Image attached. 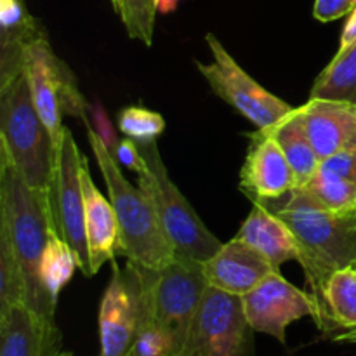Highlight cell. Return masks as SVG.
Returning <instances> with one entry per match:
<instances>
[{
    "instance_id": "31",
    "label": "cell",
    "mask_w": 356,
    "mask_h": 356,
    "mask_svg": "<svg viewBox=\"0 0 356 356\" xmlns=\"http://www.w3.org/2000/svg\"><path fill=\"white\" fill-rule=\"evenodd\" d=\"M61 356H72L70 353H61Z\"/></svg>"
},
{
    "instance_id": "15",
    "label": "cell",
    "mask_w": 356,
    "mask_h": 356,
    "mask_svg": "<svg viewBox=\"0 0 356 356\" xmlns=\"http://www.w3.org/2000/svg\"><path fill=\"white\" fill-rule=\"evenodd\" d=\"M301 111L302 125L320 160L356 145V104L341 99L309 97Z\"/></svg>"
},
{
    "instance_id": "8",
    "label": "cell",
    "mask_w": 356,
    "mask_h": 356,
    "mask_svg": "<svg viewBox=\"0 0 356 356\" xmlns=\"http://www.w3.org/2000/svg\"><path fill=\"white\" fill-rule=\"evenodd\" d=\"M205 42L214 59L212 63L197 61L198 72L207 80L216 96L235 108L257 129L273 127L294 110L296 106L285 103L284 99L264 89L257 80H254L233 59V56L226 51L214 33L205 35Z\"/></svg>"
},
{
    "instance_id": "14",
    "label": "cell",
    "mask_w": 356,
    "mask_h": 356,
    "mask_svg": "<svg viewBox=\"0 0 356 356\" xmlns=\"http://www.w3.org/2000/svg\"><path fill=\"white\" fill-rule=\"evenodd\" d=\"M202 268L209 287L240 298L249 294L264 278L278 271L263 254L236 238L222 243L218 252L202 264Z\"/></svg>"
},
{
    "instance_id": "1",
    "label": "cell",
    "mask_w": 356,
    "mask_h": 356,
    "mask_svg": "<svg viewBox=\"0 0 356 356\" xmlns=\"http://www.w3.org/2000/svg\"><path fill=\"white\" fill-rule=\"evenodd\" d=\"M252 204L263 205L289 226L298 243V261L305 270L313 298L322 292L334 271L356 268V216L353 212L337 214L327 211L301 188H294L284 197Z\"/></svg>"
},
{
    "instance_id": "19",
    "label": "cell",
    "mask_w": 356,
    "mask_h": 356,
    "mask_svg": "<svg viewBox=\"0 0 356 356\" xmlns=\"http://www.w3.org/2000/svg\"><path fill=\"white\" fill-rule=\"evenodd\" d=\"M40 37L44 28L23 0H0V86L24 72L26 47Z\"/></svg>"
},
{
    "instance_id": "7",
    "label": "cell",
    "mask_w": 356,
    "mask_h": 356,
    "mask_svg": "<svg viewBox=\"0 0 356 356\" xmlns=\"http://www.w3.org/2000/svg\"><path fill=\"white\" fill-rule=\"evenodd\" d=\"M82 165L83 155L70 129L65 127L58 143L54 170L47 190L52 232L72 247L79 261V270L86 277H94L86 233Z\"/></svg>"
},
{
    "instance_id": "32",
    "label": "cell",
    "mask_w": 356,
    "mask_h": 356,
    "mask_svg": "<svg viewBox=\"0 0 356 356\" xmlns=\"http://www.w3.org/2000/svg\"><path fill=\"white\" fill-rule=\"evenodd\" d=\"M353 214H355V216H356V211H355V212H353Z\"/></svg>"
},
{
    "instance_id": "5",
    "label": "cell",
    "mask_w": 356,
    "mask_h": 356,
    "mask_svg": "<svg viewBox=\"0 0 356 356\" xmlns=\"http://www.w3.org/2000/svg\"><path fill=\"white\" fill-rule=\"evenodd\" d=\"M138 146L146 160V169L138 174L139 188L152 202L163 233L177 256L205 263L222 243L202 222L200 216L170 179L156 141L138 143Z\"/></svg>"
},
{
    "instance_id": "4",
    "label": "cell",
    "mask_w": 356,
    "mask_h": 356,
    "mask_svg": "<svg viewBox=\"0 0 356 356\" xmlns=\"http://www.w3.org/2000/svg\"><path fill=\"white\" fill-rule=\"evenodd\" d=\"M58 143L38 115L26 73L0 86V156L19 172L24 183L47 191Z\"/></svg>"
},
{
    "instance_id": "12",
    "label": "cell",
    "mask_w": 356,
    "mask_h": 356,
    "mask_svg": "<svg viewBox=\"0 0 356 356\" xmlns=\"http://www.w3.org/2000/svg\"><path fill=\"white\" fill-rule=\"evenodd\" d=\"M249 323L256 332L287 343V327L305 316H315V299L275 271L242 298Z\"/></svg>"
},
{
    "instance_id": "29",
    "label": "cell",
    "mask_w": 356,
    "mask_h": 356,
    "mask_svg": "<svg viewBox=\"0 0 356 356\" xmlns=\"http://www.w3.org/2000/svg\"><path fill=\"white\" fill-rule=\"evenodd\" d=\"M355 42H356V6H355V9L351 10L350 17H348L346 24H344V28H343L339 49L348 47V45L355 44Z\"/></svg>"
},
{
    "instance_id": "24",
    "label": "cell",
    "mask_w": 356,
    "mask_h": 356,
    "mask_svg": "<svg viewBox=\"0 0 356 356\" xmlns=\"http://www.w3.org/2000/svg\"><path fill=\"white\" fill-rule=\"evenodd\" d=\"M14 305H26V280L9 238L0 229V309Z\"/></svg>"
},
{
    "instance_id": "3",
    "label": "cell",
    "mask_w": 356,
    "mask_h": 356,
    "mask_svg": "<svg viewBox=\"0 0 356 356\" xmlns=\"http://www.w3.org/2000/svg\"><path fill=\"white\" fill-rule=\"evenodd\" d=\"M83 125L120 226V254L149 270L167 266L177 254L160 226L152 202L141 188H134L125 179L113 149L90 125L89 118H83Z\"/></svg>"
},
{
    "instance_id": "13",
    "label": "cell",
    "mask_w": 356,
    "mask_h": 356,
    "mask_svg": "<svg viewBox=\"0 0 356 356\" xmlns=\"http://www.w3.org/2000/svg\"><path fill=\"white\" fill-rule=\"evenodd\" d=\"M294 188V170L280 145L268 129H257L240 170V190L250 202H259L284 197Z\"/></svg>"
},
{
    "instance_id": "23",
    "label": "cell",
    "mask_w": 356,
    "mask_h": 356,
    "mask_svg": "<svg viewBox=\"0 0 356 356\" xmlns=\"http://www.w3.org/2000/svg\"><path fill=\"white\" fill-rule=\"evenodd\" d=\"M76 268H79V261L72 247L52 232L45 245L44 256H42L40 280L54 302H58L59 294L65 285L72 280L73 271Z\"/></svg>"
},
{
    "instance_id": "11",
    "label": "cell",
    "mask_w": 356,
    "mask_h": 356,
    "mask_svg": "<svg viewBox=\"0 0 356 356\" xmlns=\"http://www.w3.org/2000/svg\"><path fill=\"white\" fill-rule=\"evenodd\" d=\"M111 263L113 275L99 306V356H129L149 315L148 298L139 264L127 261L125 268H118Z\"/></svg>"
},
{
    "instance_id": "18",
    "label": "cell",
    "mask_w": 356,
    "mask_h": 356,
    "mask_svg": "<svg viewBox=\"0 0 356 356\" xmlns=\"http://www.w3.org/2000/svg\"><path fill=\"white\" fill-rule=\"evenodd\" d=\"M83 205H86V233L89 245L90 264L94 275L104 263L115 261L120 254V226L110 200L101 195L89 170V162L83 155L82 165Z\"/></svg>"
},
{
    "instance_id": "10",
    "label": "cell",
    "mask_w": 356,
    "mask_h": 356,
    "mask_svg": "<svg viewBox=\"0 0 356 356\" xmlns=\"http://www.w3.org/2000/svg\"><path fill=\"white\" fill-rule=\"evenodd\" d=\"M254 332L240 296L207 287L183 356H256Z\"/></svg>"
},
{
    "instance_id": "27",
    "label": "cell",
    "mask_w": 356,
    "mask_h": 356,
    "mask_svg": "<svg viewBox=\"0 0 356 356\" xmlns=\"http://www.w3.org/2000/svg\"><path fill=\"white\" fill-rule=\"evenodd\" d=\"M355 6L356 0H315L313 16L320 23H330L351 14Z\"/></svg>"
},
{
    "instance_id": "17",
    "label": "cell",
    "mask_w": 356,
    "mask_h": 356,
    "mask_svg": "<svg viewBox=\"0 0 356 356\" xmlns=\"http://www.w3.org/2000/svg\"><path fill=\"white\" fill-rule=\"evenodd\" d=\"M315 299L320 332L336 343H356V268L334 271Z\"/></svg>"
},
{
    "instance_id": "16",
    "label": "cell",
    "mask_w": 356,
    "mask_h": 356,
    "mask_svg": "<svg viewBox=\"0 0 356 356\" xmlns=\"http://www.w3.org/2000/svg\"><path fill=\"white\" fill-rule=\"evenodd\" d=\"M61 334L26 305L0 309V356H58Z\"/></svg>"
},
{
    "instance_id": "22",
    "label": "cell",
    "mask_w": 356,
    "mask_h": 356,
    "mask_svg": "<svg viewBox=\"0 0 356 356\" xmlns=\"http://www.w3.org/2000/svg\"><path fill=\"white\" fill-rule=\"evenodd\" d=\"M309 97L341 99L356 104V42L339 49L332 61L316 76Z\"/></svg>"
},
{
    "instance_id": "33",
    "label": "cell",
    "mask_w": 356,
    "mask_h": 356,
    "mask_svg": "<svg viewBox=\"0 0 356 356\" xmlns=\"http://www.w3.org/2000/svg\"><path fill=\"white\" fill-rule=\"evenodd\" d=\"M58 356H61V353H59V355H58Z\"/></svg>"
},
{
    "instance_id": "21",
    "label": "cell",
    "mask_w": 356,
    "mask_h": 356,
    "mask_svg": "<svg viewBox=\"0 0 356 356\" xmlns=\"http://www.w3.org/2000/svg\"><path fill=\"white\" fill-rule=\"evenodd\" d=\"M268 131L277 139L294 170L296 188L305 186L315 176L322 160L318 159L308 134H306L299 106H296L287 117L282 118L273 127H268Z\"/></svg>"
},
{
    "instance_id": "2",
    "label": "cell",
    "mask_w": 356,
    "mask_h": 356,
    "mask_svg": "<svg viewBox=\"0 0 356 356\" xmlns=\"http://www.w3.org/2000/svg\"><path fill=\"white\" fill-rule=\"evenodd\" d=\"M0 229L9 238L26 280V306L56 323L54 299L40 280V263L52 233L47 191L28 186L16 169L0 156Z\"/></svg>"
},
{
    "instance_id": "28",
    "label": "cell",
    "mask_w": 356,
    "mask_h": 356,
    "mask_svg": "<svg viewBox=\"0 0 356 356\" xmlns=\"http://www.w3.org/2000/svg\"><path fill=\"white\" fill-rule=\"evenodd\" d=\"M115 159L118 160V163L124 167H127L129 170L136 174H141L146 169V160L143 156L141 149H139L138 143L134 139L124 138L117 145V148L113 149Z\"/></svg>"
},
{
    "instance_id": "20",
    "label": "cell",
    "mask_w": 356,
    "mask_h": 356,
    "mask_svg": "<svg viewBox=\"0 0 356 356\" xmlns=\"http://www.w3.org/2000/svg\"><path fill=\"white\" fill-rule=\"evenodd\" d=\"M252 205V211L240 226L235 238L263 254L273 264L275 270L280 271V268L287 261L299 259L294 235L291 233L289 226L277 216L271 214L268 209L259 204Z\"/></svg>"
},
{
    "instance_id": "26",
    "label": "cell",
    "mask_w": 356,
    "mask_h": 356,
    "mask_svg": "<svg viewBox=\"0 0 356 356\" xmlns=\"http://www.w3.org/2000/svg\"><path fill=\"white\" fill-rule=\"evenodd\" d=\"M118 129L122 134L136 143L156 141L165 131V120L156 111L145 106H127L118 113Z\"/></svg>"
},
{
    "instance_id": "9",
    "label": "cell",
    "mask_w": 356,
    "mask_h": 356,
    "mask_svg": "<svg viewBox=\"0 0 356 356\" xmlns=\"http://www.w3.org/2000/svg\"><path fill=\"white\" fill-rule=\"evenodd\" d=\"M24 73L30 82L31 96L38 115L59 143L63 134V117L87 118L86 99L79 90L70 66L56 56L47 37L31 42L24 52Z\"/></svg>"
},
{
    "instance_id": "30",
    "label": "cell",
    "mask_w": 356,
    "mask_h": 356,
    "mask_svg": "<svg viewBox=\"0 0 356 356\" xmlns=\"http://www.w3.org/2000/svg\"><path fill=\"white\" fill-rule=\"evenodd\" d=\"M177 3H179V0H155L156 13H162V14L172 13V10H176Z\"/></svg>"
},
{
    "instance_id": "6",
    "label": "cell",
    "mask_w": 356,
    "mask_h": 356,
    "mask_svg": "<svg viewBox=\"0 0 356 356\" xmlns=\"http://www.w3.org/2000/svg\"><path fill=\"white\" fill-rule=\"evenodd\" d=\"M204 263L176 256L160 270L141 266L152 320L172 339L177 355L183 356L202 298L209 284Z\"/></svg>"
},
{
    "instance_id": "25",
    "label": "cell",
    "mask_w": 356,
    "mask_h": 356,
    "mask_svg": "<svg viewBox=\"0 0 356 356\" xmlns=\"http://www.w3.org/2000/svg\"><path fill=\"white\" fill-rule=\"evenodd\" d=\"M111 3L129 37L152 47L156 16L155 0H111Z\"/></svg>"
}]
</instances>
